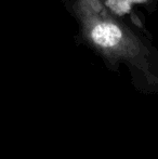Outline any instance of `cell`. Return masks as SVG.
<instances>
[{"label":"cell","instance_id":"1","mask_svg":"<svg viewBox=\"0 0 158 159\" xmlns=\"http://www.w3.org/2000/svg\"><path fill=\"white\" fill-rule=\"evenodd\" d=\"M121 30L114 24L101 23L95 26L91 33L93 41L101 47H114L121 39Z\"/></svg>","mask_w":158,"mask_h":159}]
</instances>
